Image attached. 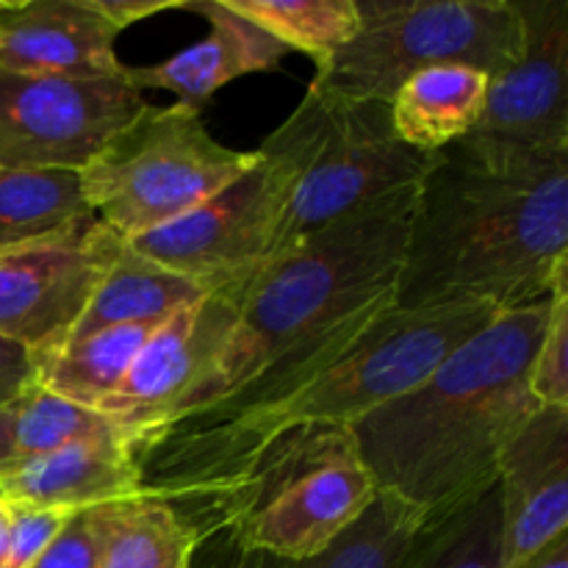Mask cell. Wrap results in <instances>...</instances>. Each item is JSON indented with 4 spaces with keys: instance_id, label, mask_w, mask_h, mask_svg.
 <instances>
[{
    "instance_id": "6da1fadb",
    "label": "cell",
    "mask_w": 568,
    "mask_h": 568,
    "mask_svg": "<svg viewBox=\"0 0 568 568\" xmlns=\"http://www.w3.org/2000/svg\"><path fill=\"white\" fill-rule=\"evenodd\" d=\"M416 186L344 216L242 283L225 347L139 449L266 408L342 361L394 308Z\"/></svg>"
},
{
    "instance_id": "7a4b0ae2",
    "label": "cell",
    "mask_w": 568,
    "mask_h": 568,
    "mask_svg": "<svg viewBox=\"0 0 568 568\" xmlns=\"http://www.w3.org/2000/svg\"><path fill=\"white\" fill-rule=\"evenodd\" d=\"M568 261V153L466 133L416 186L394 308L549 297Z\"/></svg>"
},
{
    "instance_id": "3957f363",
    "label": "cell",
    "mask_w": 568,
    "mask_h": 568,
    "mask_svg": "<svg viewBox=\"0 0 568 568\" xmlns=\"http://www.w3.org/2000/svg\"><path fill=\"white\" fill-rule=\"evenodd\" d=\"M549 297L503 311L425 383L355 422V447L377 494L436 516L497 483L510 438L538 410L530 366Z\"/></svg>"
},
{
    "instance_id": "277c9868",
    "label": "cell",
    "mask_w": 568,
    "mask_h": 568,
    "mask_svg": "<svg viewBox=\"0 0 568 568\" xmlns=\"http://www.w3.org/2000/svg\"><path fill=\"white\" fill-rule=\"evenodd\" d=\"M499 314L503 311L488 303L388 308L342 361L300 392L253 414L205 430L161 436L139 449L144 491L178 505L242 469L283 433L297 427H353L381 405L425 383Z\"/></svg>"
},
{
    "instance_id": "5b68a950",
    "label": "cell",
    "mask_w": 568,
    "mask_h": 568,
    "mask_svg": "<svg viewBox=\"0 0 568 568\" xmlns=\"http://www.w3.org/2000/svg\"><path fill=\"white\" fill-rule=\"evenodd\" d=\"M375 499L349 427H297L172 508L200 547L225 536L242 549L303 560L325 552Z\"/></svg>"
},
{
    "instance_id": "8992f818",
    "label": "cell",
    "mask_w": 568,
    "mask_h": 568,
    "mask_svg": "<svg viewBox=\"0 0 568 568\" xmlns=\"http://www.w3.org/2000/svg\"><path fill=\"white\" fill-rule=\"evenodd\" d=\"M255 153L283 192L275 244L261 266L399 189L416 186L438 153L397 136L388 103L311 83L305 98Z\"/></svg>"
},
{
    "instance_id": "52a82bcc",
    "label": "cell",
    "mask_w": 568,
    "mask_h": 568,
    "mask_svg": "<svg viewBox=\"0 0 568 568\" xmlns=\"http://www.w3.org/2000/svg\"><path fill=\"white\" fill-rule=\"evenodd\" d=\"M358 31L316 70L314 83L355 100L392 103L410 75L471 67L488 78L521 59L514 0H355Z\"/></svg>"
},
{
    "instance_id": "ba28073f",
    "label": "cell",
    "mask_w": 568,
    "mask_h": 568,
    "mask_svg": "<svg viewBox=\"0 0 568 568\" xmlns=\"http://www.w3.org/2000/svg\"><path fill=\"white\" fill-rule=\"evenodd\" d=\"M255 161V150L216 142L200 109L144 105L78 175L94 220L128 242L197 209Z\"/></svg>"
},
{
    "instance_id": "9c48e42d",
    "label": "cell",
    "mask_w": 568,
    "mask_h": 568,
    "mask_svg": "<svg viewBox=\"0 0 568 568\" xmlns=\"http://www.w3.org/2000/svg\"><path fill=\"white\" fill-rule=\"evenodd\" d=\"M144 105L125 70L100 78L0 70V170L81 172Z\"/></svg>"
},
{
    "instance_id": "30bf717a",
    "label": "cell",
    "mask_w": 568,
    "mask_h": 568,
    "mask_svg": "<svg viewBox=\"0 0 568 568\" xmlns=\"http://www.w3.org/2000/svg\"><path fill=\"white\" fill-rule=\"evenodd\" d=\"M258 155V153H255ZM283 214L277 178L261 159L225 189L166 225L128 239L136 253L205 292L247 283L275 244Z\"/></svg>"
},
{
    "instance_id": "8fae6325",
    "label": "cell",
    "mask_w": 568,
    "mask_h": 568,
    "mask_svg": "<svg viewBox=\"0 0 568 568\" xmlns=\"http://www.w3.org/2000/svg\"><path fill=\"white\" fill-rule=\"evenodd\" d=\"M125 239L94 222L81 236L0 255V338L33 358L67 344Z\"/></svg>"
},
{
    "instance_id": "7c38bea8",
    "label": "cell",
    "mask_w": 568,
    "mask_h": 568,
    "mask_svg": "<svg viewBox=\"0 0 568 568\" xmlns=\"http://www.w3.org/2000/svg\"><path fill=\"white\" fill-rule=\"evenodd\" d=\"M236 288L211 292L166 316L139 349L114 394L100 405V414L122 427L133 455L225 347L236 325Z\"/></svg>"
},
{
    "instance_id": "4fadbf2b",
    "label": "cell",
    "mask_w": 568,
    "mask_h": 568,
    "mask_svg": "<svg viewBox=\"0 0 568 568\" xmlns=\"http://www.w3.org/2000/svg\"><path fill=\"white\" fill-rule=\"evenodd\" d=\"M521 59L488 78L475 136L547 153H568V0H514Z\"/></svg>"
},
{
    "instance_id": "5bb4252c",
    "label": "cell",
    "mask_w": 568,
    "mask_h": 568,
    "mask_svg": "<svg viewBox=\"0 0 568 568\" xmlns=\"http://www.w3.org/2000/svg\"><path fill=\"white\" fill-rule=\"evenodd\" d=\"M499 568H521L568 532V408L538 405L497 466Z\"/></svg>"
},
{
    "instance_id": "9a60e30c",
    "label": "cell",
    "mask_w": 568,
    "mask_h": 568,
    "mask_svg": "<svg viewBox=\"0 0 568 568\" xmlns=\"http://www.w3.org/2000/svg\"><path fill=\"white\" fill-rule=\"evenodd\" d=\"M120 37L87 0H3L0 70L22 75H120Z\"/></svg>"
},
{
    "instance_id": "2e32d148",
    "label": "cell",
    "mask_w": 568,
    "mask_h": 568,
    "mask_svg": "<svg viewBox=\"0 0 568 568\" xmlns=\"http://www.w3.org/2000/svg\"><path fill=\"white\" fill-rule=\"evenodd\" d=\"M183 9L203 14L209 33L161 64L125 67L128 81L139 92L164 89L175 94L178 103L200 109L225 83L250 72L275 70L286 59L288 50L275 37L227 9L225 0L183 3Z\"/></svg>"
},
{
    "instance_id": "e0dca14e",
    "label": "cell",
    "mask_w": 568,
    "mask_h": 568,
    "mask_svg": "<svg viewBox=\"0 0 568 568\" xmlns=\"http://www.w3.org/2000/svg\"><path fill=\"white\" fill-rule=\"evenodd\" d=\"M144 494L125 442H81L55 453L0 464V497L55 510H92Z\"/></svg>"
},
{
    "instance_id": "ac0fdd59",
    "label": "cell",
    "mask_w": 568,
    "mask_h": 568,
    "mask_svg": "<svg viewBox=\"0 0 568 568\" xmlns=\"http://www.w3.org/2000/svg\"><path fill=\"white\" fill-rule=\"evenodd\" d=\"M425 519L427 514L414 505L392 494H377L369 510L314 558L294 560L261 549H242L225 536L211 538L200 549H209L205 568H397Z\"/></svg>"
},
{
    "instance_id": "d6986e66",
    "label": "cell",
    "mask_w": 568,
    "mask_h": 568,
    "mask_svg": "<svg viewBox=\"0 0 568 568\" xmlns=\"http://www.w3.org/2000/svg\"><path fill=\"white\" fill-rule=\"evenodd\" d=\"M205 294L211 292H205L200 283L144 258L125 242L114 261L105 266L103 277L89 297L83 314L78 316L67 344L81 342L105 327L166 320L175 311L200 303Z\"/></svg>"
},
{
    "instance_id": "ffe728a7",
    "label": "cell",
    "mask_w": 568,
    "mask_h": 568,
    "mask_svg": "<svg viewBox=\"0 0 568 568\" xmlns=\"http://www.w3.org/2000/svg\"><path fill=\"white\" fill-rule=\"evenodd\" d=\"M488 75L471 67H430L410 75L388 103L397 136L425 153H442L475 131L486 109Z\"/></svg>"
},
{
    "instance_id": "44dd1931",
    "label": "cell",
    "mask_w": 568,
    "mask_h": 568,
    "mask_svg": "<svg viewBox=\"0 0 568 568\" xmlns=\"http://www.w3.org/2000/svg\"><path fill=\"white\" fill-rule=\"evenodd\" d=\"M70 170H0V255L81 236L94 225Z\"/></svg>"
},
{
    "instance_id": "7402d4cb",
    "label": "cell",
    "mask_w": 568,
    "mask_h": 568,
    "mask_svg": "<svg viewBox=\"0 0 568 568\" xmlns=\"http://www.w3.org/2000/svg\"><path fill=\"white\" fill-rule=\"evenodd\" d=\"M98 568H192L200 541L181 514L153 494L89 510Z\"/></svg>"
},
{
    "instance_id": "603a6c76",
    "label": "cell",
    "mask_w": 568,
    "mask_h": 568,
    "mask_svg": "<svg viewBox=\"0 0 568 568\" xmlns=\"http://www.w3.org/2000/svg\"><path fill=\"white\" fill-rule=\"evenodd\" d=\"M161 322L105 327L67 344L37 361V383L70 403L100 410Z\"/></svg>"
},
{
    "instance_id": "cb8c5ba5",
    "label": "cell",
    "mask_w": 568,
    "mask_h": 568,
    "mask_svg": "<svg viewBox=\"0 0 568 568\" xmlns=\"http://www.w3.org/2000/svg\"><path fill=\"white\" fill-rule=\"evenodd\" d=\"M81 442H125V433L111 416L70 403L37 381L0 408V464Z\"/></svg>"
},
{
    "instance_id": "d4e9b609",
    "label": "cell",
    "mask_w": 568,
    "mask_h": 568,
    "mask_svg": "<svg viewBox=\"0 0 568 568\" xmlns=\"http://www.w3.org/2000/svg\"><path fill=\"white\" fill-rule=\"evenodd\" d=\"M497 486L480 497L427 516L397 568H499Z\"/></svg>"
},
{
    "instance_id": "484cf974",
    "label": "cell",
    "mask_w": 568,
    "mask_h": 568,
    "mask_svg": "<svg viewBox=\"0 0 568 568\" xmlns=\"http://www.w3.org/2000/svg\"><path fill=\"white\" fill-rule=\"evenodd\" d=\"M227 9L264 28L286 50L311 55L316 70L327 64L358 31L355 0H225Z\"/></svg>"
},
{
    "instance_id": "4316f807",
    "label": "cell",
    "mask_w": 568,
    "mask_h": 568,
    "mask_svg": "<svg viewBox=\"0 0 568 568\" xmlns=\"http://www.w3.org/2000/svg\"><path fill=\"white\" fill-rule=\"evenodd\" d=\"M530 392L538 405L568 408V283L566 275L549 292V320L530 366Z\"/></svg>"
},
{
    "instance_id": "83f0119b",
    "label": "cell",
    "mask_w": 568,
    "mask_h": 568,
    "mask_svg": "<svg viewBox=\"0 0 568 568\" xmlns=\"http://www.w3.org/2000/svg\"><path fill=\"white\" fill-rule=\"evenodd\" d=\"M72 516L75 514H70V510L9 503V536H6L0 568H31L39 560V555L53 544V538L64 530Z\"/></svg>"
},
{
    "instance_id": "f1b7e54d",
    "label": "cell",
    "mask_w": 568,
    "mask_h": 568,
    "mask_svg": "<svg viewBox=\"0 0 568 568\" xmlns=\"http://www.w3.org/2000/svg\"><path fill=\"white\" fill-rule=\"evenodd\" d=\"M31 568H98V547L89 510L72 516Z\"/></svg>"
},
{
    "instance_id": "f546056e",
    "label": "cell",
    "mask_w": 568,
    "mask_h": 568,
    "mask_svg": "<svg viewBox=\"0 0 568 568\" xmlns=\"http://www.w3.org/2000/svg\"><path fill=\"white\" fill-rule=\"evenodd\" d=\"M37 381V358L22 344L0 338V408Z\"/></svg>"
},
{
    "instance_id": "4dcf8cb0",
    "label": "cell",
    "mask_w": 568,
    "mask_h": 568,
    "mask_svg": "<svg viewBox=\"0 0 568 568\" xmlns=\"http://www.w3.org/2000/svg\"><path fill=\"white\" fill-rule=\"evenodd\" d=\"M89 9L98 11L111 28L122 31V28L133 26L139 20L161 14V11L183 9L181 0H87Z\"/></svg>"
},
{
    "instance_id": "1f68e13d",
    "label": "cell",
    "mask_w": 568,
    "mask_h": 568,
    "mask_svg": "<svg viewBox=\"0 0 568 568\" xmlns=\"http://www.w3.org/2000/svg\"><path fill=\"white\" fill-rule=\"evenodd\" d=\"M521 568H568V532L555 538L552 544L532 555Z\"/></svg>"
},
{
    "instance_id": "d6a6232c",
    "label": "cell",
    "mask_w": 568,
    "mask_h": 568,
    "mask_svg": "<svg viewBox=\"0 0 568 568\" xmlns=\"http://www.w3.org/2000/svg\"><path fill=\"white\" fill-rule=\"evenodd\" d=\"M6 536H9V503H6V499L0 497V560H3Z\"/></svg>"
},
{
    "instance_id": "836d02e7",
    "label": "cell",
    "mask_w": 568,
    "mask_h": 568,
    "mask_svg": "<svg viewBox=\"0 0 568 568\" xmlns=\"http://www.w3.org/2000/svg\"><path fill=\"white\" fill-rule=\"evenodd\" d=\"M0 6H3V0H0Z\"/></svg>"
}]
</instances>
